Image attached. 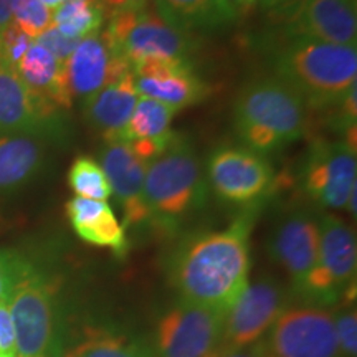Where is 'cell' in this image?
<instances>
[{"label":"cell","mask_w":357,"mask_h":357,"mask_svg":"<svg viewBox=\"0 0 357 357\" xmlns=\"http://www.w3.org/2000/svg\"><path fill=\"white\" fill-rule=\"evenodd\" d=\"M250 229L252 217L245 215L229 229L200 235L181 248L171 278L182 301L229 310L248 284Z\"/></svg>","instance_id":"6da1fadb"},{"label":"cell","mask_w":357,"mask_h":357,"mask_svg":"<svg viewBox=\"0 0 357 357\" xmlns=\"http://www.w3.org/2000/svg\"><path fill=\"white\" fill-rule=\"evenodd\" d=\"M275 53L276 78L291 86L306 106H336L357 79V48L288 35Z\"/></svg>","instance_id":"7a4b0ae2"},{"label":"cell","mask_w":357,"mask_h":357,"mask_svg":"<svg viewBox=\"0 0 357 357\" xmlns=\"http://www.w3.org/2000/svg\"><path fill=\"white\" fill-rule=\"evenodd\" d=\"M306 108L305 100L280 78H258L236 98L235 131L248 149L275 153L305 134Z\"/></svg>","instance_id":"3957f363"},{"label":"cell","mask_w":357,"mask_h":357,"mask_svg":"<svg viewBox=\"0 0 357 357\" xmlns=\"http://www.w3.org/2000/svg\"><path fill=\"white\" fill-rule=\"evenodd\" d=\"M207 199V181L190 142L178 134L166 149L147 162L144 202L151 222L174 225Z\"/></svg>","instance_id":"277c9868"},{"label":"cell","mask_w":357,"mask_h":357,"mask_svg":"<svg viewBox=\"0 0 357 357\" xmlns=\"http://www.w3.org/2000/svg\"><path fill=\"white\" fill-rule=\"evenodd\" d=\"M114 56L129 68L142 61H192L190 35L174 29L155 10L111 13L108 26L101 33Z\"/></svg>","instance_id":"5b68a950"},{"label":"cell","mask_w":357,"mask_h":357,"mask_svg":"<svg viewBox=\"0 0 357 357\" xmlns=\"http://www.w3.org/2000/svg\"><path fill=\"white\" fill-rule=\"evenodd\" d=\"M318 230V260L300 293L314 306L337 301L354 283L357 266L356 235L346 222L333 213H321Z\"/></svg>","instance_id":"8992f818"},{"label":"cell","mask_w":357,"mask_h":357,"mask_svg":"<svg viewBox=\"0 0 357 357\" xmlns=\"http://www.w3.org/2000/svg\"><path fill=\"white\" fill-rule=\"evenodd\" d=\"M257 344L265 357H342L333 314L321 306L287 307Z\"/></svg>","instance_id":"52a82bcc"},{"label":"cell","mask_w":357,"mask_h":357,"mask_svg":"<svg viewBox=\"0 0 357 357\" xmlns=\"http://www.w3.org/2000/svg\"><path fill=\"white\" fill-rule=\"evenodd\" d=\"M15 331V357H53L55 306L53 288L33 268L7 300Z\"/></svg>","instance_id":"ba28073f"},{"label":"cell","mask_w":357,"mask_h":357,"mask_svg":"<svg viewBox=\"0 0 357 357\" xmlns=\"http://www.w3.org/2000/svg\"><path fill=\"white\" fill-rule=\"evenodd\" d=\"M225 311L181 305L169 310L155 328V357H218Z\"/></svg>","instance_id":"9c48e42d"},{"label":"cell","mask_w":357,"mask_h":357,"mask_svg":"<svg viewBox=\"0 0 357 357\" xmlns=\"http://www.w3.org/2000/svg\"><path fill=\"white\" fill-rule=\"evenodd\" d=\"M287 310L284 289L273 280H261L238 294L225 311L218 357L247 349L266 336Z\"/></svg>","instance_id":"30bf717a"},{"label":"cell","mask_w":357,"mask_h":357,"mask_svg":"<svg viewBox=\"0 0 357 357\" xmlns=\"http://www.w3.org/2000/svg\"><path fill=\"white\" fill-rule=\"evenodd\" d=\"M303 189L326 208H346L357 189L356 147L346 141H319L311 147L301 171Z\"/></svg>","instance_id":"8fae6325"},{"label":"cell","mask_w":357,"mask_h":357,"mask_svg":"<svg viewBox=\"0 0 357 357\" xmlns=\"http://www.w3.org/2000/svg\"><path fill=\"white\" fill-rule=\"evenodd\" d=\"M207 176L218 197L248 204L261 197L273 184V167L263 154L248 147H218L208 158Z\"/></svg>","instance_id":"7c38bea8"},{"label":"cell","mask_w":357,"mask_h":357,"mask_svg":"<svg viewBox=\"0 0 357 357\" xmlns=\"http://www.w3.org/2000/svg\"><path fill=\"white\" fill-rule=\"evenodd\" d=\"M60 131V108L26 88L15 71L0 63V137L26 134L47 141Z\"/></svg>","instance_id":"4fadbf2b"},{"label":"cell","mask_w":357,"mask_h":357,"mask_svg":"<svg viewBox=\"0 0 357 357\" xmlns=\"http://www.w3.org/2000/svg\"><path fill=\"white\" fill-rule=\"evenodd\" d=\"M100 166L111 185V195L123 212V227H141L151 222L144 202V177L147 162L126 141L108 139L100 151Z\"/></svg>","instance_id":"5bb4252c"},{"label":"cell","mask_w":357,"mask_h":357,"mask_svg":"<svg viewBox=\"0 0 357 357\" xmlns=\"http://www.w3.org/2000/svg\"><path fill=\"white\" fill-rule=\"evenodd\" d=\"M137 95L181 111L204 101L208 86L192 68V61H142L131 68Z\"/></svg>","instance_id":"9a60e30c"},{"label":"cell","mask_w":357,"mask_h":357,"mask_svg":"<svg viewBox=\"0 0 357 357\" xmlns=\"http://www.w3.org/2000/svg\"><path fill=\"white\" fill-rule=\"evenodd\" d=\"M288 13L289 35L344 47L357 45L356 0H298Z\"/></svg>","instance_id":"2e32d148"},{"label":"cell","mask_w":357,"mask_h":357,"mask_svg":"<svg viewBox=\"0 0 357 357\" xmlns=\"http://www.w3.org/2000/svg\"><path fill=\"white\" fill-rule=\"evenodd\" d=\"M318 218L307 211L289 212L281 218L271 236V257L287 271L298 294L318 260Z\"/></svg>","instance_id":"e0dca14e"},{"label":"cell","mask_w":357,"mask_h":357,"mask_svg":"<svg viewBox=\"0 0 357 357\" xmlns=\"http://www.w3.org/2000/svg\"><path fill=\"white\" fill-rule=\"evenodd\" d=\"M65 68L71 96L78 98L82 102L131 70L126 61L113 55L101 33L88 35L79 40Z\"/></svg>","instance_id":"ac0fdd59"},{"label":"cell","mask_w":357,"mask_h":357,"mask_svg":"<svg viewBox=\"0 0 357 357\" xmlns=\"http://www.w3.org/2000/svg\"><path fill=\"white\" fill-rule=\"evenodd\" d=\"M139 100L131 70L123 73L83 102L88 123L101 132L102 139H118L126 129Z\"/></svg>","instance_id":"d6986e66"},{"label":"cell","mask_w":357,"mask_h":357,"mask_svg":"<svg viewBox=\"0 0 357 357\" xmlns=\"http://www.w3.org/2000/svg\"><path fill=\"white\" fill-rule=\"evenodd\" d=\"M66 215L77 235L84 242L111 248L118 255L126 253V229L116 218L108 202L73 197L66 204Z\"/></svg>","instance_id":"ffe728a7"},{"label":"cell","mask_w":357,"mask_h":357,"mask_svg":"<svg viewBox=\"0 0 357 357\" xmlns=\"http://www.w3.org/2000/svg\"><path fill=\"white\" fill-rule=\"evenodd\" d=\"M45 139L26 134L0 137V195L13 194L42 171Z\"/></svg>","instance_id":"44dd1931"},{"label":"cell","mask_w":357,"mask_h":357,"mask_svg":"<svg viewBox=\"0 0 357 357\" xmlns=\"http://www.w3.org/2000/svg\"><path fill=\"white\" fill-rule=\"evenodd\" d=\"M17 75L26 88L47 98L60 109H68L73 102L65 65L35 42L17 66Z\"/></svg>","instance_id":"7402d4cb"},{"label":"cell","mask_w":357,"mask_h":357,"mask_svg":"<svg viewBox=\"0 0 357 357\" xmlns=\"http://www.w3.org/2000/svg\"><path fill=\"white\" fill-rule=\"evenodd\" d=\"M155 12L184 33L213 32L236 20L225 0H154Z\"/></svg>","instance_id":"603a6c76"},{"label":"cell","mask_w":357,"mask_h":357,"mask_svg":"<svg viewBox=\"0 0 357 357\" xmlns=\"http://www.w3.org/2000/svg\"><path fill=\"white\" fill-rule=\"evenodd\" d=\"M176 114V109L169 108L162 102L139 96L131 119L118 139L126 142L149 141L160 147H167L176 136V132L171 131L172 119Z\"/></svg>","instance_id":"cb8c5ba5"},{"label":"cell","mask_w":357,"mask_h":357,"mask_svg":"<svg viewBox=\"0 0 357 357\" xmlns=\"http://www.w3.org/2000/svg\"><path fill=\"white\" fill-rule=\"evenodd\" d=\"M52 22L65 37L82 40L88 35L100 33L105 24V10L100 3L66 0L65 3L55 8Z\"/></svg>","instance_id":"d4e9b609"},{"label":"cell","mask_w":357,"mask_h":357,"mask_svg":"<svg viewBox=\"0 0 357 357\" xmlns=\"http://www.w3.org/2000/svg\"><path fill=\"white\" fill-rule=\"evenodd\" d=\"M65 357H155L149 346L131 339L95 334L66 352Z\"/></svg>","instance_id":"484cf974"},{"label":"cell","mask_w":357,"mask_h":357,"mask_svg":"<svg viewBox=\"0 0 357 357\" xmlns=\"http://www.w3.org/2000/svg\"><path fill=\"white\" fill-rule=\"evenodd\" d=\"M68 185L77 197L102 200L111 197V185L100 162L88 155H79L73 160L68 171Z\"/></svg>","instance_id":"4316f807"},{"label":"cell","mask_w":357,"mask_h":357,"mask_svg":"<svg viewBox=\"0 0 357 357\" xmlns=\"http://www.w3.org/2000/svg\"><path fill=\"white\" fill-rule=\"evenodd\" d=\"M12 24L35 40L52 26V12L42 0H13Z\"/></svg>","instance_id":"83f0119b"},{"label":"cell","mask_w":357,"mask_h":357,"mask_svg":"<svg viewBox=\"0 0 357 357\" xmlns=\"http://www.w3.org/2000/svg\"><path fill=\"white\" fill-rule=\"evenodd\" d=\"M35 40L25 35L17 25H10L0 37V63L6 68L15 71L20 60L29 52Z\"/></svg>","instance_id":"f1b7e54d"},{"label":"cell","mask_w":357,"mask_h":357,"mask_svg":"<svg viewBox=\"0 0 357 357\" xmlns=\"http://www.w3.org/2000/svg\"><path fill=\"white\" fill-rule=\"evenodd\" d=\"M32 270L30 263L22 260L13 252H0V303H6L13 288Z\"/></svg>","instance_id":"f546056e"},{"label":"cell","mask_w":357,"mask_h":357,"mask_svg":"<svg viewBox=\"0 0 357 357\" xmlns=\"http://www.w3.org/2000/svg\"><path fill=\"white\" fill-rule=\"evenodd\" d=\"M334 318V329L339 347H341L342 357L357 356V316L356 311L347 307L344 311H339Z\"/></svg>","instance_id":"4dcf8cb0"},{"label":"cell","mask_w":357,"mask_h":357,"mask_svg":"<svg viewBox=\"0 0 357 357\" xmlns=\"http://www.w3.org/2000/svg\"><path fill=\"white\" fill-rule=\"evenodd\" d=\"M35 43L43 47L47 52H50L60 63L66 65V61H68L71 53L75 52L79 40L65 37V35L52 24V26H48L42 35H38V37L35 38Z\"/></svg>","instance_id":"1f68e13d"},{"label":"cell","mask_w":357,"mask_h":357,"mask_svg":"<svg viewBox=\"0 0 357 357\" xmlns=\"http://www.w3.org/2000/svg\"><path fill=\"white\" fill-rule=\"evenodd\" d=\"M0 357H15V331L7 301L0 303Z\"/></svg>","instance_id":"d6a6232c"},{"label":"cell","mask_w":357,"mask_h":357,"mask_svg":"<svg viewBox=\"0 0 357 357\" xmlns=\"http://www.w3.org/2000/svg\"><path fill=\"white\" fill-rule=\"evenodd\" d=\"M102 10L111 13L118 12H142L149 8L151 0H98Z\"/></svg>","instance_id":"836d02e7"},{"label":"cell","mask_w":357,"mask_h":357,"mask_svg":"<svg viewBox=\"0 0 357 357\" xmlns=\"http://www.w3.org/2000/svg\"><path fill=\"white\" fill-rule=\"evenodd\" d=\"M225 2L230 7V10L235 13L236 19L248 15L258 6V0H225Z\"/></svg>","instance_id":"e575fe53"},{"label":"cell","mask_w":357,"mask_h":357,"mask_svg":"<svg viewBox=\"0 0 357 357\" xmlns=\"http://www.w3.org/2000/svg\"><path fill=\"white\" fill-rule=\"evenodd\" d=\"M12 3L13 0H0V37L12 25Z\"/></svg>","instance_id":"d590c367"},{"label":"cell","mask_w":357,"mask_h":357,"mask_svg":"<svg viewBox=\"0 0 357 357\" xmlns=\"http://www.w3.org/2000/svg\"><path fill=\"white\" fill-rule=\"evenodd\" d=\"M298 0H258V3L266 10H283L296 3Z\"/></svg>","instance_id":"8d00e7d4"},{"label":"cell","mask_w":357,"mask_h":357,"mask_svg":"<svg viewBox=\"0 0 357 357\" xmlns=\"http://www.w3.org/2000/svg\"><path fill=\"white\" fill-rule=\"evenodd\" d=\"M220 357H265V356H263V352L260 351L258 344H253V346H250L243 351L231 352V354H225V356H220Z\"/></svg>","instance_id":"74e56055"},{"label":"cell","mask_w":357,"mask_h":357,"mask_svg":"<svg viewBox=\"0 0 357 357\" xmlns=\"http://www.w3.org/2000/svg\"><path fill=\"white\" fill-rule=\"evenodd\" d=\"M42 2H43L45 6H47L48 8H53V10H55V8L60 7L61 3H65L66 0H42Z\"/></svg>","instance_id":"f35d334b"},{"label":"cell","mask_w":357,"mask_h":357,"mask_svg":"<svg viewBox=\"0 0 357 357\" xmlns=\"http://www.w3.org/2000/svg\"><path fill=\"white\" fill-rule=\"evenodd\" d=\"M79 2H84V3H100L98 0H79ZM101 6V3H100Z\"/></svg>","instance_id":"ab89813d"}]
</instances>
